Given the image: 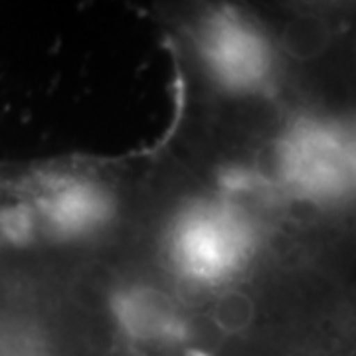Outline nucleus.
<instances>
[{"mask_svg": "<svg viewBox=\"0 0 356 356\" xmlns=\"http://www.w3.org/2000/svg\"><path fill=\"white\" fill-rule=\"evenodd\" d=\"M194 46L210 81L226 93L250 97L273 86V44L242 13L220 8L206 14L196 26Z\"/></svg>", "mask_w": 356, "mask_h": 356, "instance_id": "3", "label": "nucleus"}, {"mask_svg": "<svg viewBox=\"0 0 356 356\" xmlns=\"http://www.w3.org/2000/svg\"><path fill=\"white\" fill-rule=\"evenodd\" d=\"M269 184L315 206L355 196L348 127L317 117H301L289 123L271 149Z\"/></svg>", "mask_w": 356, "mask_h": 356, "instance_id": "2", "label": "nucleus"}, {"mask_svg": "<svg viewBox=\"0 0 356 356\" xmlns=\"http://www.w3.org/2000/svg\"><path fill=\"white\" fill-rule=\"evenodd\" d=\"M255 254L257 229L229 196L182 206L166 228V264L178 280L198 289L229 287L252 266Z\"/></svg>", "mask_w": 356, "mask_h": 356, "instance_id": "1", "label": "nucleus"}, {"mask_svg": "<svg viewBox=\"0 0 356 356\" xmlns=\"http://www.w3.org/2000/svg\"><path fill=\"white\" fill-rule=\"evenodd\" d=\"M117 318L137 339H165L180 332L178 309L154 291H129L117 301Z\"/></svg>", "mask_w": 356, "mask_h": 356, "instance_id": "5", "label": "nucleus"}, {"mask_svg": "<svg viewBox=\"0 0 356 356\" xmlns=\"http://www.w3.org/2000/svg\"><path fill=\"white\" fill-rule=\"evenodd\" d=\"M254 315L255 307L248 295H243L242 291H234V289L220 293L216 309H214V318H216L218 327H222L224 331H243L254 321Z\"/></svg>", "mask_w": 356, "mask_h": 356, "instance_id": "7", "label": "nucleus"}, {"mask_svg": "<svg viewBox=\"0 0 356 356\" xmlns=\"http://www.w3.org/2000/svg\"><path fill=\"white\" fill-rule=\"evenodd\" d=\"M350 131V147H353V168H355V194H356V127H348Z\"/></svg>", "mask_w": 356, "mask_h": 356, "instance_id": "8", "label": "nucleus"}, {"mask_svg": "<svg viewBox=\"0 0 356 356\" xmlns=\"http://www.w3.org/2000/svg\"><path fill=\"white\" fill-rule=\"evenodd\" d=\"M332 32L329 24L315 16H299L285 26L281 48L295 60H315L331 46Z\"/></svg>", "mask_w": 356, "mask_h": 356, "instance_id": "6", "label": "nucleus"}, {"mask_svg": "<svg viewBox=\"0 0 356 356\" xmlns=\"http://www.w3.org/2000/svg\"><path fill=\"white\" fill-rule=\"evenodd\" d=\"M107 216L109 202L99 184L76 175H51L36 184L20 222L51 238L74 240L95 232Z\"/></svg>", "mask_w": 356, "mask_h": 356, "instance_id": "4", "label": "nucleus"}]
</instances>
